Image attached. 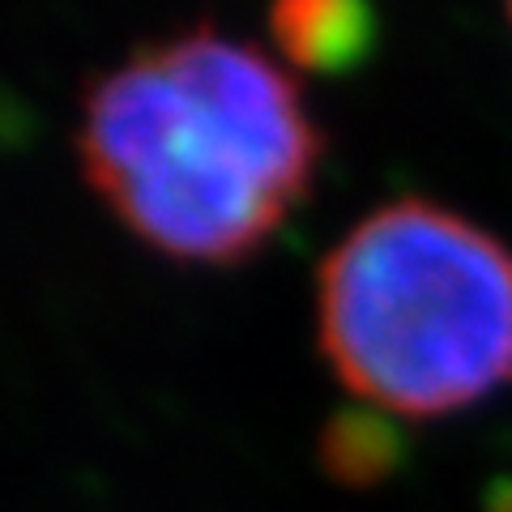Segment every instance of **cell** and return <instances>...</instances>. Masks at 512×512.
<instances>
[{
    "mask_svg": "<svg viewBox=\"0 0 512 512\" xmlns=\"http://www.w3.org/2000/svg\"><path fill=\"white\" fill-rule=\"evenodd\" d=\"M320 461L338 483H372L389 470L393 440L376 414H338L320 436Z\"/></svg>",
    "mask_w": 512,
    "mask_h": 512,
    "instance_id": "4",
    "label": "cell"
},
{
    "mask_svg": "<svg viewBox=\"0 0 512 512\" xmlns=\"http://www.w3.org/2000/svg\"><path fill=\"white\" fill-rule=\"evenodd\" d=\"M325 133L274 56L210 22L133 47L82 94L77 163L146 248L231 269L312 192Z\"/></svg>",
    "mask_w": 512,
    "mask_h": 512,
    "instance_id": "1",
    "label": "cell"
},
{
    "mask_svg": "<svg viewBox=\"0 0 512 512\" xmlns=\"http://www.w3.org/2000/svg\"><path fill=\"white\" fill-rule=\"evenodd\" d=\"M508 18H512V0H508Z\"/></svg>",
    "mask_w": 512,
    "mask_h": 512,
    "instance_id": "5",
    "label": "cell"
},
{
    "mask_svg": "<svg viewBox=\"0 0 512 512\" xmlns=\"http://www.w3.org/2000/svg\"><path fill=\"white\" fill-rule=\"evenodd\" d=\"M316 338L363 406L466 410L512 384V252L444 205L389 201L320 261Z\"/></svg>",
    "mask_w": 512,
    "mask_h": 512,
    "instance_id": "2",
    "label": "cell"
},
{
    "mask_svg": "<svg viewBox=\"0 0 512 512\" xmlns=\"http://www.w3.org/2000/svg\"><path fill=\"white\" fill-rule=\"evenodd\" d=\"M269 35L303 73H350L376 47L372 0H274Z\"/></svg>",
    "mask_w": 512,
    "mask_h": 512,
    "instance_id": "3",
    "label": "cell"
}]
</instances>
